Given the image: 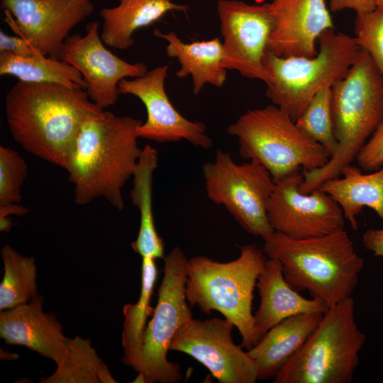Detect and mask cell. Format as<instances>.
<instances>
[{"mask_svg":"<svg viewBox=\"0 0 383 383\" xmlns=\"http://www.w3.org/2000/svg\"><path fill=\"white\" fill-rule=\"evenodd\" d=\"M256 288L260 299L254 314V326L260 340L283 320L301 313H324L328 307L314 298L306 299L284 278L280 262L269 258L258 276Z\"/></svg>","mask_w":383,"mask_h":383,"instance_id":"d6986e66","label":"cell"},{"mask_svg":"<svg viewBox=\"0 0 383 383\" xmlns=\"http://www.w3.org/2000/svg\"><path fill=\"white\" fill-rule=\"evenodd\" d=\"M264 242L266 255L280 262L294 289L307 291L328 308L352 297L365 262L345 228L304 239L274 232Z\"/></svg>","mask_w":383,"mask_h":383,"instance_id":"3957f363","label":"cell"},{"mask_svg":"<svg viewBox=\"0 0 383 383\" xmlns=\"http://www.w3.org/2000/svg\"><path fill=\"white\" fill-rule=\"evenodd\" d=\"M99 23L89 22L86 35L74 33L65 41L60 59L74 67L87 82L89 99L102 109L116 104L118 82L148 72L143 62L128 63L106 48L99 32Z\"/></svg>","mask_w":383,"mask_h":383,"instance_id":"2e32d148","label":"cell"},{"mask_svg":"<svg viewBox=\"0 0 383 383\" xmlns=\"http://www.w3.org/2000/svg\"><path fill=\"white\" fill-rule=\"evenodd\" d=\"M164 261L158 300L145 332L137 370L144 374L146 383L180 381L179 365L169 361L167 355L177 331L193 318L185 295L188 259L181 248L174 247Z\"/></svg>","mask_w":383,"mask_h":383,"instance_id":"30bf717a","label":"cell"},{"mask_svg":"<svg viewBox=\"0 0 383 383\" xmlns=\"http://www.w3.org/2000/svg\"><path fill=\"white\" fill-rule=\"evenodd\" d=\"M157 151L145 145L141 151L133 174L131 199L140 213V227L136 239L132 242L133 251L143 257L164 258L165 245L158 235L153 217V172L157 167Z\"/></svg>","mask_w":383,"mask_h":383,"instance_id":"cb8c5ba5","label":"cell"},{"mask_svg":"<svg viewBox=\"0 0 383 383\" xmlns=\"http://www.w3.org/2000/svg\"><path fill=\"white\" fill-rule=\"evenodd\" d=\"M1 6L17 35L56 59L70 31L94 10L91 0H1Z\"/></svg>","mask_w":383,"mask_h":383,"instance_id":"5bb4252c","label":"cell"},{"mask_svg":"<svg viewBox=\"0 0 383 383\" xmlns=\"http://www.w3.org/2000/svg\"><path fill=\"white\" fill-rule=\"evenodd\" d=\"M188 6L171 0H118L113 7L103 8L101 38L109 47L126 50L134 44L133 34L158 21L167 12L186 11Z\"/></svg>","mask_w":383,"mask_h":383,"instance_id":"7402d4cb","label":"cell"},{"mask_svg":"<svg viewBox=\"0 0 383 383\" xmlns=\"http://www.w3.org/2000/svg\"><path fill=\"white\" fill-rule=\"evenodd\" d=\"M330 7L333 11L352 9L363 14L377 8V0H330Z\"/></svg>","mask_w":383,"mask_h":383,"instance_id":"836d02e7","label":"cell"},{"mask_svg":"<svg viewBox=\"0 0 383 383\" xmlns=\"http://www.w3.org/2000/svg\"><path fill=\"white\" fill-rule=\"evenodd\" d=\"M323 313H301L270 328L248 354L257 367V380L274 379L315 330Z\"/></svg>","mask_w":383,"mask_h":383,"instance_id":"ffe728a7","label":"cell"},{"mask_svg":"<svg viewBox=\"0 0 383 383\" xmlns=\"http://www.w3.org/2000/svg\"><path fill=\"white\" fill-rule=\"evenodd\" d=\"M0 52H9L21 57H30L40 52L26 39L18 35H7L2 30L0 32Z\"/></svg>","mask_w":383,"mask_h":383,"instance_id":"d6a6232c","label":"cell"},{"mask_svg":"<svg viewBox=\"0 0 383 383\" xmlns=\"http://www.w3.org/2000/svg\"><path fill=\"white\" fill-rule=\"evenodd\" d=\"M43 297L38 294L27 303L1 311L0 337L8 344L23 345L58 365L67 355V337L55 316L43 311Z\"/></svg>","mask_w":383,"mask_h":383,"instance_id":"ac0fdd59","label":"cell"},{"mask_svg":"<svg viewBox=\"0 0 383 383\" xmlns=\"http://www.w3.org/2000/svg\"><path fill=\"white\" fill-rule=\"evenodd\" d=\"M234 326L226 318H192L175 333L170 350L187 354L205 366L220 383H255L257 367L242 345L235 344Z\"/></svg>","mask_w":383,"mask_h":383,"instance_id":"8fae6325","label":"cell"},{"mask_svg":"<svg viewBox=\"0 0 383 383\" xmlns=\"http://www.w3.org/2000/svg\"><path fill=\"white\" fill-rule=\"evenodd\" d=\"M28 212V209L17 203H13L0 206V218L11 214L23 215Z\"/></svg>","mask_w":383,"mask_h":383,"instance_id":"d590c367","label":"cell"},{"mask_svg":"<svg viewBox=\"0 0 383 383\" xmlns=\"http://www.w3.org/2000/svg\"><path fill=\"white\" fill-rule=\"evenodd\" d=\"M365 335L355 318L353 297L331 306L274 383H350Z\"/></svg>","mask_w":383,"mask_h":383,"instance_id":"ba28073f","label":"cell"},{"mask_svg":"<svg viewBox=\"0 0 383 383\" xmlns=\"http://www.w3.org/2000/svg\"><path fill=\"white\" fill-rule=\"evenodd\" d=\"M67 355L63 362L40 383H99L98 371L102 360L91 340L79 335L66 338Z\"/></svg>","mask_w":383,"mask_h":383,"instance_id":"83f0119b","label":"cell"},{"mask_svg":"<svg viewBox=\"0 0 383 383\" xmlns=\"http://www.w3.org/2000/svg\"><path fill=\"white\" fill-rule=\"evenodd\" d=\"M28 167L15 150L0 146V206L18 203L21 187L27 176Z\"/></svg>","mask_w":383,"mask_h":383,"instance_id":"f546056e","label":"cell"},{"mask_svg":"<svg viewBox=\"0 0 383 383\" xmlns=\"http://www.w3.org/2000/svg\"><path fill=\"white\" fill-rule=\"evenodd\" d=\"M132 382L134 383H146L145 377L142 372H138V376L134 379Z\"/></svg>","mask_w":383,"mask_h":383,"instance_id":"f35d334b","label":"cell"},{"mask_svg":"<svg viewBox=\"0 0 383 383\" xmlns=\"http://www.w3.org/2000/svg\"><path fill=\"white\" fill-rule=\"evenodd\" d=\"M5 108L13 139L64 169L83 123L104 110L82 88L20 80L6 94Z\"/></svg>","mask_w":383,"mask_h":383,"instance_id":"6da1fadb","label":"cell"},{"mask_svg":"<svg viewBox=\"0 0 383 383\" xmlns=\"http://www.w3.org/2000/svg\"><path fill=\"white\" fill-rule=\"evenodd\" d=\"M0 75H12L26 82L56 83L83 89L87 87L74 67L40 52L30 57H21L0 52Z\"/></svg>","mask_w":383,"mask_h":383,"instance_id":"484cf974","label":"cell"},{"mask_svg":"<svg viewBox=\"0 0 383 383\" xmlns=\"http://www.w3.org/2000/svg\"><path fill=\"white\" fill-rule=\"evenodd\" d=\"M274 26L267 50L282 57H313L316 43L334 28L325 0H272Z\"/></svg>","mask_w":383,"mask_h":383,"instance_id":"e0dca14e","label":"cell"},{"mask_svg":"<svg viewBox=\"0 0 383 383\" xmlns=\"http://www.w3.org/2000/svg\"><path fill=\"white\" fill-rule=\"evenodd\" d=\"M169 66L160 65L133 79L118 82V91L138 98L147 111V119L137 129L139 138L158 143L185 140L196 147L207 150L213 146L206 126L182 116L171 103L165 88Z\"/></svg>","mask_w":383,"mask_h":383,"instance_id":"9a60e30c","label":"cell"},{"mask_svg":"<svg viewBox=\"0 0 383 383\" xmlns=\"http://www.w3.org/2000/svg\"><path fill=\"white\" fill-rule=\"evenodd\" d=\"M355 160L364 171H374L383 165V120L360 150Z\"/></svg>","mask_w":383,"mask_h":383,"instance_id":"1f68e13d","label":"cell"},{"mask_svg":"<svg viewBox=\"0 0 383 383\" xmlns=\"http://www.w3.org/2000/svg\"><path fill=\"white\" fill-rule=\"evenodd\" d=\"M217 11L223 38L224 67L267 84L269 77L263 58L274 26L270 3L252 5L238 0H219Z\"/></svg>","mask_w":383,"mask_h":383,"instance_id":"4fadbf2b","label":"cell"},{"mask_svg":"<svg viewBox=\"0 0 383 383\" xmlns=\"http://www.w3.org/2000/svg\"><path fill=\"white\" fill-rule=\"evenodd\" d=\"M355 34L358 46L369 53L383 77V9L357 14Z\"/></svg>","mask_w":383,"mask_h":383,"instance_id":"4dcf8cb0","label":"cell"},{"mask_svg":"<svg viewBox=\"0 0 383 383\" xmlns=\"http://www.w3.org/2000/svg\"><path fill=\"white\" fill-rule=\"evenodd\" d=\"M155 260L151 257H142L139 299L136 303L127 304L123 307L124 321L121 336L123 350L122 362L135 371L140 363L147 321L154 312L150 302L158 273Z\"/></svg>","mask_w":383,"mask_h":383,"instance_id":"d4e9b609","label":"cell"},{"mask_svg":"<svg viewBox=\"0 0 383 383\" xmlns=\"http://www.w3.org/2000/svg\"><path fill=\"white\" fill-rule=\"evenodd\" d=\"M377 8L383 9V0H377Z\"/></svg>","mask_w":383,"mask_h":383,"instance_id":"ab89813d","label":"cell"},{"mask_svg":"<svg viewBox=\"0 0 383 383\" xmlns=\"http://www.w3.org/2000/svg\"><path fill=\"white\" fill-rule=\"evenodd\" d=\"M303 180V172L299 170L275 182L267 209L274 231L304 239L344 228L345 218L338 203L318 188L301 192Z\"/></svg>","mask_w":383,"mask_h":383,"instance_id":"7c38bea8","label":"cell"},{"mask_svg":"<svg viewBox=\"0 0 383 383\" xmlns=\"http://www.w3.org/2000/svg\"><path fill=\"white\" fill-rule=\"evenodd\" d=\"M331 91L338 150L322 167L302 171L299 189L305 194L326 180L340 177L383 120V77L366 50L359 49L347 74Z\"/></svg>","mask_w":383,"mask_h":383,"instance_id":"277c9868","label":"cell"},{"mask_svg":"<svg viewBox=\"0 0 383 383\" xmlns=\"http://www.w3.org/2000/svg\"><path fill=\"white\" fill-rule=\"evenodd\" d=\"M142 123L103 110L83 123L65 167L77 204L103 197L116 209H124L121 190L141 154L137 129Z\"/></svg>","mask_w":383,"mask_h":383,"instance_id":"7a4b0ae2","label":"cell"},{"mask_svg":"<svg viewBox=\"0 0 383 383\" xmlns=\"http://www.w3.org/2000/svg\"><path fill=\"white\" fill-rule=\"evenodd\" d=\"M362 243L374 256L383 257V228L365 231L362 235Z\"/></svg>","mask_w":383,"mask_h":383,"instance_id":"e575fe53","label":"cell"},{"mask_svg":"<svg viewBox=\"0 0 383 383\" xmlns=\"http://www.w3.org/2000/svg\"><path fill=\"white\" fill-rule=\"evenodd\" d=\"M331 99V87L319 89L295 121L297 126L308 137L321 145L331 157L338 147L334 134Z\"/></svg>","mask_w":383,"mask_h":383,"instance_id":"f1b7e54d","label":"cell"},{"mask_svg":"<svg viewBox=\"0 0 383 383\" xmlns=\"http://www.w3.org/2000/svg\"><path fill=\"white\" fill-rule=\"evenodd\" d=\"M13 223L11 218L9 216L0 218V231L3 232H8L10 231Z\"/></svg>","mask_w":383,"mask_h":383,"instance_id":"74e56055","label":"cell"},{"mask_svg":"<svg viewBox=\"0 0 383 383\" xmlns=\"http://www.w3.org/2000/svg\"><path fill=\"white\" fill-rule=\"evenodd\" d=\"M203 174L209 199L225 206L248 233L265 240L275 232L267 213L275 182L262 165L238 164L228 152L217 150L215 160L204 165Z\"/></svg>","mask_w":383,"mask_h":383,"instance_id":"9c48e42d","label":"cell"},{"mask_svg":"<svg viewBox=\"0 0 383 383\" xmlns=\"http://www.w3.org/2000/svg\"><path fill=\"white\" fill-rule=\"evenodd\" d=\"M239 257L221 262L206 256L188 260L185 295L190 306L204 314L221 313L239 331L248 350L260 340L254 326L252 304L266 254L255 243L240 247Z\"/></svg>","mask_w":383,"mask_h":383,"instance_id":"5b68a950","label":"cell"},{"mask_svg":"<svg viewBox=\"0 0 383 383\" xmlns=\"http://www.w3.org/2000/svg\"><path fill=\"white\" fill-rule=\"evenodd\" d=\"M313 57H282L266 51L263 67L268 75L266 96L296 121L317 91L332 87L347 74L359 49L355 37L324 31Z\"/></svg>","mask_w":383,"mask_h":383,"instance_id":"52a82bcc","label":"cell"},{"mask_svg":"<svg viewBox=\"0 0 383 383\" xmlns=\"http://www.w3.org/2000/svg\"><path fill=\"white\" fill-rule=\"evenodd\" d=\"M342 177L330 179L318 187L331 196L340 206L353 229H357V216L368 207L383 221V165L370 174H363L352 165L342 172Z\"/></svg>","mask_w":383,"mask_h":383,"instance_id":"603a6c76","label":"cell"},{"mask_svg":"<svg viewBox=\"0 0 383 383\" xmlns=\"http://www.w3.org/2000/svg\"><path fill=\"white\" fill-rule=\"evenodd\" d=\"M227 131L237 137L240 156L262 165L275 182L299 170L322 167L331 158L276 105L247 111Z\"/></svg>","mask_w":383,"mask_h":383,"instance_id":"8992f818","label":"cell"},{"mask_svg":"<svg viewBox=\"0 0 383 383\" xmlns=\"http://www.w3.org/2000/svg\"><path fill=\"white\" fill-rule=\"evenodd\" d=\"M154 35L167 42V55L177 58L181 65L177 77H192L194 94H198L206 84L218 88L223 85L228 70L224 67L225 52L218 38L187 43L174 31L164 33L155 29Z\"/></svg>","mask_w":383,"mask_h":383,"instance_id":"44dd1931","label":"cell"},{"mask_svg":"<svg viewBox=\"0 0 383 383\" xmlns=\"http://www.w3.org/2000/svg\"><path fill=\"white\" fill-rule=\"evenodd\" d=\"M4 277L0 283V310L12 309L38 295L37 267L33 257L23 256L9 245L1 250Z\"/></svg>","mask_w":383,"mask_h":383,"instance_id":"4316f807","label":"cell"},{"mask_svg":"<svg viewBox=\"0 0 383 383\" xmlns=\"http://www.w3.org/2000/svg\"><path fill=\"white\" fill-rule=\"evenodd\" d=\"M99 383H116V379L111 374L106 365L102 362L98 371Z\"/></svg>","mask_w":383,"mask_h":383,"instance_id":"8d00e7d4","label":"cell"}]
</instances>
